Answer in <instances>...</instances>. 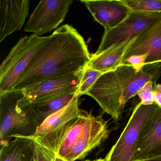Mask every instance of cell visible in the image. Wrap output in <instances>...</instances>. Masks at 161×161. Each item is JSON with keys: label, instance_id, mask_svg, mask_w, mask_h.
Instances as JSON below:
<instances>
[{"label": "cell", "instance_id": "cell-1", "mask_svg": "<svg viewBox=\"0 0 161 161\" xmlns=\"http://www.w3.org/2000/svg\"><path fill=\"white\" fill-rule=\"evenodd\" d=\"M83 37L71 25L58 28L34 56L11 90L22 91L56 77L78 73L91 59Z\"/></svg>", "mask_w": 161, "mask_h": 161}, {"label": "cell", "instance_id": "cell-2", "mask_svg": "<svg viewBox=\"0 0 161 161\" xmlns=\"http://www.w3.org/2000/svg\"><path fill=\"white\" fill-rule=\"evenodd\" d=\"M161 77V63L147 64L140 70L122 64L103 74L86 95L93 98L103 112L118 121L127 102L149 82Z\"/></svg>", "mask_w": 161, "mask_h": 161}, {"label": "cell", "instance_id": "cell-3", "mask_svg": "<svg viewBox=\"0 0 161 161\" xmlns=\"http://www.w3.org/2000/svg\"><path fill=\"white\" fill-rule=\"evenodd\" d=\"M50 39L32 34L24 36L14 46L0 66V95L11 91L34 56Z\"/></svg>", "mask_w": 161, "mask_h": 161}, {"label": "cell", "instance_id": "cell-4", "mask_svg": "<svg viewBox=\"0 0 161 161\" xmlns=\"http://www.w3.org/2000/svg\"><path fill=\"white\" fill-rule=\"evenodd\" d=\"M161 21V13L132 12L118 25L104 32L96 53L97 56L109 48L133 39L147 28Z\"/></svg>", "mask_w": 161, "mask_h": 161}, {"label": "cell", "instance_id": "cell-5", "mask_svg": "<svg viewBox=\"0 0 161 161\" xmlns=\"http://www.w3.org/2000/svg\"><path fill=\"white\" fill-rule=\"evenodd\" d=\"M157 105L138 103L116 143L105 157L106 161H130L139 132L146 121L155 111Z\"/></svg>", "mask_w": 161, "mask_h": 161}, {"label": "cell", "instance_id": "cell-6", "mask_svg": "<svg viewBox=\"0 0 161 161\" xmlns=\"http://www.w3.org/2000/svg\"><path fill=\"white\" fill-rule=\"evenodd\" d=\"M23 97L22 91L11 90L0 95V144H7L15 135L29 127L36 130L27 114L17 108L18 101Z\"/></svg>", "mask_w": 161, "mask_h": 161}, {"label": "cell", "instance_id": "cell-7", "mask_svg": "<svg viewBox=\"0 0 161 161\" xmlns=\"http://www.w3.org/2000/svg\"><path fill=\"white\" fill-rule=\"evenodd\" d=\"M72 0H42L31 14L24 31L39 36L56 29L65 20Z\"/></svg>", "mask_w": 161, "mask_h": 161}, {"label": "cell", "instance_id": "cell-8", "mask_svg": "<svg viewBox=\"0 0 161 161\" xmlns=\"http://www.w3.org/2000/svg\"><path fill=\"white\" fill-rule=\"evenodd\" d=\"M82 70L78 73L49 79L22 90L23 97L18 101L17 108L21 109L32 103L48 100L78 88Z\"/></svg>", "mask_w": 161, "mask_h": 161}, {"label": "cell", "instance_id": "cell-9", "mask_svg": "<svg viewBox=\"0 0 161 161\" xmlns=\"http://www.w3.org/2000/svg\"><path fill=\"white\" fill-rule=\"evenodd\" d=\"M161 157V108L157 105L139 132L130 161Z\"/></svg>", "mask_w": 161, "mask_h": 161}, {"label": "cell", "instance_id": "cell-10", "mask_svg": "<svg viewBox=\"0 0 161 161\" xmlns=\"http://www.w3.org/2000/svg\"><path fill=\"white\" fill-rule=\"evenodd\" d=\"M107 121L102 115L91 116L84 131L66 157L65 161H75L84 159L99 147L109 136Z\"/></svg>", "mask_w": 161, "mask_h": 161}, {"label": "cell", "instance_id": "cell-11", "mask_svg": "<svg viewBox=\"0 0 161 161\" xmlns=\"http://www.w3.org/2000/svg\"><path fill=\"white\" fill-rule=\"evenodd\" d=\"M94 19L105 31L116 27L131 13L122 0H82Z\"/></svg>", "mask_w": 161, "mask_h": 161}, {"label": "cell", "instance_id": "cell-12", "mask_svg": "<svg viewBox=\"0 0 161 161\" xmlns=\"http://www.w3.org/2000/svg\"><path fill=\"white\" fill-rule=\"evenodd\" d=\"M145 54L148 55L146 64L161 63V21L135 38L124 53L121 64L131 56Z\"/></svg>", "mask_w": 161, "mask_h": 161}, {"label": "cell", "instance_id": "cell-13", "mask_svg": "<svg viewBox=\"0 0 161 161\" xmlns=\"http://www.w3.org/2000/svg\"><path fill=\"white\" fill-rule=\"evenodd\" d=\"M30 7L29 0L0 1V43L22 29Z\"/></svg>", "mask_w": 161, "mask_h": 161}, {"label": "cell", "instance_id": "cell-14", "mask_svg": "<svg viewBox=\"0 0 161 161\" xmlns=\"http://www.w3.org/2000/svg\"><path fill=\"white\" fill-rule=\"evenodd\" d=\"M78 88H77L62 96L45 101L32 103L21 109L27 114L36 130L48 117L66 106L78 95Z\"/></svg>", "mask_w": 161, "mask_h": 161}, {"label": "cell", "instance_id": "cell-15", "mask_svg": "<svg viewBox=\"0 0 161 161\" xmlns=\"http://www.w3.org/2000/svg\"><path fill=\"white\" fill-rule=\"evenodd\" d=\"M79 97L78 95L75 96L66 106L48 117L34 134L30 136L31 137L35 139L43 138L58 130L69 120L79 117L83 112L79 107Z\"/></svg>", "mask_w": 161, "mask_h": 161}, {"label": "cell", "instance_id": "cell-16", "mask_svg": "<svg viewBox=\"0 0 161 161\" xmlns=\"http://www.w3.org/2000/svg\"><path fill=\"white\" fill-rule=\"evenodd\" d=\"M135 38L113 46L97 56L91 55L86 67L103 74L115 69L121 64L123 55Z\"/></svg>", "mask_w": 161, "mask_h": 161}, {"label": "cell", "instance_id": "cell-17", "mask_svg": "<svg viewBox=\"0 0 161 161\" xmlns=\"http://www.w3.org/2000/svg\"><path fill=\"white\" fill-rule=\"evenodd\" d=\"M13 140L1 146L0 161H34L30 136L15 135Z\"/></svg>", "mask_w": 161, "mask_h": 161}, {"label": "cell", "instance_id": "cell-18", "mask_svg": "<svg viewBox=\"0 0 161 161\" xmlns=\"http://www.w3.org/2000/svg\"><path fill=\"white\" fill-rule=\"evenodd\" d=\"M92 115L86 112H83L82 114L75 119L59 145L56 153L58 157L65 160L73 146L80 139Z\"/></svg>", "mask_w": 161, "mask_h": 161}, {"label": "cell", "instance_id": "cell-19", "mask_svg": "<svg viewBox=\"0 0 161 161\" xmlns=\"http://www.w3.org/2000/svg\"><path fill=\"white\" fill-rule=\"evenodd\" d=\"M131 12L161 13V0H122Z\"/></svg>", "mask_w": 161, "mask_h": 161}, {"label": "cell", "instance_id": "cell-20", "mask_svg": "<svg viewBox=\"0 0 161 161\" xmlns=\"http://www.w3.org/2000/svg\"><path fill=\"white\" fill-rule=\"evenodd\" d=\"M103 73L86 66L84 68L78 86V94L79 96L86 95V92L94 85Z\"/></svg>", "mask_w": 161, "mask_h": 161}, {"label": "cell", "instance_id": "cell-21", "mask_svg": "<svg viewBox=\"0 0 161 161\" xmlns=\"http://www.w3.org/2000/svg\"><path fill=\"white\" fill-rule=\"evenodd\" d=\"M31 139L34 161H66L58 157L55 153Z\"/></svg>", "mask_w": 161, "mask_h": 161}, {"label": "cell", "instance_id": "cell-22", "mask_svg": "<svg viewBox=\"0 0 161 161\" xmlns=\"http://www.w3.org/2000/svg\"><path fill=\"white\" fill-rule=\"evenodd\" d=\"M153 82L147 83L138 92L137 95L140 100V102L143 105H151L154 103L153 94Z\"/></svg>", "mask_w": 161, "mask_h": 161}, {"label": "cell", "instance_id": "cell-23", "mask_svg": "<svg viewBox=\"0 0 161 161\" xmlns=\"http://www.w3.org/2000/svg\"><path fill=\"white\" fill-rule=\"evenodd\" d=\"M147 54L133 55L129 57L122 64H128L131 65L136 69L140 70L142 69L145 65L147 64L146 63H147Z\"/></svg>", "mask_w": 161, "mask_h": 161}, {"label": "cell", "instance_id": "cell-24", "mask_svg": "<svg viewBox=\"0 0 161 161\" xmlns=\"http://www.w3.org/2000/svg\"><path fill=\"white\" fill-rule=\"evenodd\" d=\"M153 94L154 103L161 108V84L156 83L153 84Z\"/></svg>", "mask_w": 161, "mask_h": 161}, {"label": "cell", "instance_id": "cell-25", "mask_svg": "<svg viewBox=\"0 0 161 161\" xmlns=\"http://www.w3.org/2000/svg\"><path fill=\"white\" fill-rule=\"evenodd\" d=\"M161 161V157L153 158V159H149V160H139V161Z\"/></svg>", "mask_w": 161, "mask_h": 161}]
</instances>
